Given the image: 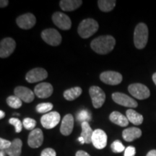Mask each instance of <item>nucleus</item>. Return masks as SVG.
I'll use <instances>...</instances> for the list:
<instances>
[{
	"label": "nucleus",
	"instance_id": "obj_1",
	"mask_svg": "<svg viewBox=\"0 0 156 156\" xmlns=\"http://www.w3.org/2000/svg\"><path fill=\"white\" fill-rule=\"evenodd\" d=\"M116 40L112 36H102L93 39L90 43V47L95 53L107 54L114 49Z\"/></svg>",
	"mask_w": 156,
	"mask_h": 156
},
{
	"label": "nucleus",
	"instance_id": "obj_2",
	"mask_svg": "<svg viewBox=\"0 0 156 156\" xmlns=\"http://www.w3.org/2000/svg\"><path fill=\"white\" fill-rule=\"evenodd\" d=\"M99 25L96 20L92 18L83 20L77 28L78 34L83 38H88L98 30Z\"/></svg>",
	"mask_w": 156,
	"mask_h": 156
},
{
	"label": "nucleus",
	"instance_id": "obj_3",
	"mask_svg": "<svg viewBox=\"0 0 156 156\" xmlns=\"http://www.w3.org/2000/svg\"><path fill=\"white\" fill-rule=\"evenodd\" d=\"M148 41V28L145 23H139L134 32V44L138 49H142L146 46Z\"/></svg>",
	"mask_w": 156,
	"mask_h": 156
},
{
	"label": "nucleus",
	"instance_id": "obj_4",
	"mask_svg": "<svg viewBox=\"0 0 156 156\" xmlns=\"http://www.w3.org/2000/svg\"><path fill=\"white\" fill-rule=\"evenodd\" d=\"M128 90L132 96L139 100L147 99L151 95L150 90L143 84L134 83L128 87Z\"/></svg>",
	"mask_w": 156,
	"mask_h": 156
},
{
	"label": "nucleus",
	"instance_id": "obj_5",
	"mask_svg": "<svg viewBox=\"0 0 156 156\" xmlns=\"http://www.w3.org/2000/svg\"><path fill=\"white\" fill-rule=\"evenodd\" d=\"M41 38L46 44L52 46H57L61 44L62 36L58 30L54 28H48L43 30Z\"/></svg>",
	"mask_w": 156,
	"mask_h": 156
},
{
	"label": "nucleus",
	"instance_id": "obj_6",
	"mask_svg": "<svg viewBox=\"0 0 156 156\" xmlns=\"http://www.w3.org/2000/svg\"><path fill=\"white\" fill-rule=\"evenodd\" d=\"M89 93L95 108H99L103 106L106 101V94L101 87L92 86L90 87Z\"/></svg>",
	"mask_w": 156,
	"mask_h": 156
},
{
	"label": "nucleus",
	"instance_id": "obj_7",
	"mask_svg": "<svg viewBox=\"0 0 156 156\" xmlns=\"http://www.w3.org/2000/svg\"><path fill=\"white\" fill-rule=\"evenodd\" d=\"M52 21L56 26L62 30H69L72 26V21L68 15L59 12H56L52 15Z\"/></svg>",
	"mask_w": 156,
	"mask_h": 156
},
{
	"label": "nucleus",
	"instance_id": "obj_8",
	"mask_svg": "<svg viewBox=\"0 0 156 156\" xmlns=\"http://www.w3.org/2000/svg\"><path fill=\"white\" fill-rule=\"evenodd\" d=\"M60 122V114L57 112H51L44 114L41 119V123L45 129H50L57 126Z\"/></svg>",
	"mask_w": 156,
	"mask_h": 156
},
{
	"label": "nucleus",
	"instance_id": "obj_9",
	"mask_svg": "<svg viewBox=\"0 0 156 156\" xmlns=\"http://www.w3.org/2000/svg\"><path fill=\"white\" fill-rule=\"evenodd\" d=\"M112 99L117 104L124 107L136 108L138 106V103L135 100H134L131 97L122 93L117 92L113 93Z\"/></svg>",
	"mask_w": 156,
	"mask_h": 156
},
{
	"label": "nucleus",
	"instance_id": "obj_10",
	"mask_svg": "<svg viewBox=\"0 0 156 156\" xmlns=\"http://www.w3.org/2000/svg\"><path fill=\"white\" fill-rule=\"evenodd\" d=\"M16 47V43L12 38H5L0 43V57L7 58L14 52Z\"/></svg>",
	"mask_w": 156,
	"mask_h": 156
},
{
	"label": "nucleus",
	"instance_id": "obj_11",
	"mask_svg": "<svg viewBox=\"0 0 156 156\" xmlns=\"http://www.w3.org/2000/svg\"><path fill=\"white\" fill-rule=\"evenodd\" d=\"M100 79L103 83L110 85H116L122 83V75L114 71L103 72L101 74Z\"/></svg>",
	"mask_w": 156,
	"mask_h": 156
},
{
	"label": "nucleus",
	"instance_id": "obj_12",
	"mask_svg": "<svg viewBox=\"0 0 156 156\" xmlns=\"http://www.w3.org/2000/svg\"><path fill=\"white\" fill-rule=\"evenodd\" d=\"M48 77V73L43 68H35L30 70L25 76V80L30 83H38L46 79Z\"/></svg>",
	"mask_w": 156,
	"mask_h": 156
},
{
	"label": "nucleus",
	"instance_id": "obj_13",
	"mask_svg": "<svg viewBox=\"0 0 156 156\" xmlns=\"http://www.w3.org/2000/svg\"><path fill=\"white\" fill-rule=\"evenodd\" d=\"M107 140H108L107 134L103 130L100 129L94 130L92 136V143L95 148L101 150L106 147Z\"/></svg>",
	"mask_w": 156,
	"mask_h": 156
},
{
	"label": "nucleus",
	"instance_id": "obj_14",
	"mask_svg": "<svg viewBox=\"0 0 156 156\" xmlns=\"http://www.w3.org/2000/svg\"><path fill=\"white\" fill-rule=\"evenodd\" d=\"M16 23L20 28L28 30L36 25V18L32 13H27L19 16L16 19Z\"/></svg>",
	"mask_w": 156,
	"mask_h": 156
},
{
	"label": "nucleus",
	"instance_id": "obj_15",
	"mask_svg": "<svg viewBox=\"0 0 156 156\" xmlns=\"http://www.w3.org/2000/svg\"><path fill=\"white\" fill-rule=\"evenodd\" d=\"M44 142V134L41 129H35L29 134L28 144L30 147L38 148L41 146Z\"/></svg>",
	"mask_w": 156,
	"mask_h": 156
},
{
	"label": "nucleus",
	"instance_id": "obj_16",
	"mask_svg": "<svg viewBox=\"0 0 156 156\" xmlns=\"http://www.w3.org/2000/svg\"><path fill=\"white\" fill-rule=\"evenodd\" d=\"M14 93L15 95L25 103H31L35 98V93L28 87L24 86L16 87L14 90Z\"/></svg>",
	"mask_w": 156,
	"mask_h": 156
},
{
	"label": "nucleus",
	"instance_id": "obj_17",
	"mask_svg": "<svg viewBox=\"0 0 156 156\" xmlns=\"http://www.w3.org/2000/svg\"><path fill=\"white\" fill-rule=\"evenodd\" d=\"M53 91V86L48 83H39L34 89L35 95L39 98H47L52 95Z\"/></svg>",
	"mask_w": 156,
	"mask_h": 156
},
{
	"label": "nucleus",
	"instance_id": "obj_18",
	"mask_svg": "<svg viewBox=\"0 0 156 156\" xmlns=\"http://www.w3.org/2000/svg\"><path fill=\"white\" fill-rule=\"evenodd\" d=\"M74 127V117L72 114H68L64 116L62 121L60 132L64 136H69L73 132Z\"/></svg>",
	"mask_w": 156,
	"mask_h": 156
},
{
	"label": "nucleus",
	"instance_id": "obj_19",
	"mask_svg": "<svg viewBox=\"0 0 156 156\" xmlns=\"http://www.w3.org/2000/svg\"><path fill=\"white\" fill-rule=\"evenodd\" d=\"M142 136V131L139 128L130 127L124 129L122 132V136L126 142H132Z\"/></svg>",
	"mask_w": 156,
	"mask_h": 156
},
{
	"label": "nucleus",
	"instance_id": "obj_20",
	"mask_svg": "<svg viewBox=\"0 0 156 156\" xmlns=\"http://www.w3.org/2000/svg\"><path fill=\"white\" fill-rule=\"evenodd\" d=\"M82 4V0H62L59 5L63 11L72 12L80 7Z\"/></svg>",
	"mask_w": 156,
	"mask_h": 156
},
{
	"label": "nucleus",
	"instance_id": "obj_21",
	"mask_svg": "<svg viewBox=\"0 0 156 156\" xmlns=\"http://www.w3.org/2000/svg\"><path fill=\"white\" fill-rule=\"evenodd\" d=\"M109 119L114 124L122 127L126 126L129 124V120L127 117L121 114L119 112H113L109 116Z\"/></svg>",
	"mask_w": 156,
	"mask_h": 156
},
{
	"label": "nucleus",
	"instance_id": "obj_22",
	"mask_svg": "<svg viewBox=\"0 0 156 156\" xmlns=\"http://www.w3.org/2000/svg\"><path fill=\"white\" fill-rule=\"evenodd\" d=\"M23 142L20 139L16 138L12 142V145L8 149L5 150L6 153L9 156H20L22 151Z\"/></svg>",
	"mask_w": 156,
	"mask_h": 156
},
{
	"label": "nucleus",
	"instance_id": "obj_23",
	"mask_svg": "<svg viewBox=\"0 0 156 156\" xmlns=\"http://www.w3.org/2000/svg\"><path fill=\"white\" fill-rule=\"evenodd\" d=\"M82 126V132L80 134V136L83 138L85 140V142L86 144H90L92 142V136L93 134V130L92 128L90 126L89 123L86 122V121H84L82 122L81 124Z\"/></svg>",
	"mask_w": 156,
	"mask_h": 156
},
{
	"label": "nucleus",
	"instance_id": "obj_24",
	"mask_svg": "<svg viewBox=\"0 0 156 156\" xmlns=\"http://www.w3.org/2000/svg\"><path fill=\"white\" fill-rule=\"evenodd\" d=\"M126 115L129 122H130L134 125H140L143 122V116L139 113H137L133 109H128L126 112Z\"/></svg>",
	"mask_w": 156,
	"mask_h": 156
},
{
	"label": "nucleus",
	"instance_id": "obj_25",
	"mask_svg": "<svg viewBox=\"0 0 156 156\" xmlns=\"http://www.w3.org/2000/svg\"><path fill=\"white\" fill-rule=\"evenodd\" d=\"M82 92H83V90H82L81 87H75L64 91L63 95L66 100L72 101L75 100L78 97H80V95L82 94Z\"/></svg>",
	"mask_w": 156,
	"mask_h": 156
},
{
	"label": "nucleus",
	"instance_id": "obj_26",
	"mask_svg": "<svg viewBox=\"0 0 156 156\" xmlns=\"http://www.w3.org/2000/svg\"><path fill=\"white\" fill-rule=\"evenodd\" d=\"M116 2L115 0H99L98 1V5L101 11L108 12L114 9L116 6Z\"/></svg>",
	"mask_w": 156,
	"mask_h": 156
},
{
	"label": "nucleus",
	"instance_id": "obj_27",
	"mask_svg": "<svg viewBox=\"0 0 156 156\" xmlns=\"http://www.w3.org/2000/svg\"><path fill=\"white\" fill-rule=\"evenodd\" d=\"M7 103L12 108H19L22 106V101L16 95H11L7 98Z\"/></svg>",
	"mask_w": 156,
	"mask_h": 156
},
{
	"label": "nucleus",
	"instance_id": "obj_28",
	"mask_svg": "<svg viewBox=\"0 0 156 156\" xmlns=\"http://www.w3.org/2000/svg\"><path fill=\"white\" fill-rule=\"evenodd\" d=\"M53 108V104L51 103H39L36 106V112L39 114L49 112Z\"/></svg>",
	"mask_w": 156,
	"mask_h": 156
},
{
	"label": "nucleus",
	"instance_id": "obj_29",
	"mask_svg": "<svg viewBox=\"0 0 156 156\" xmlns=\"http://www.w3.org/2000/svg\"><path fill=\"white\" fill-rule=\"evenodd\" d=\"M111 147H112V151L115 153H119L125 151V147L119 140H115L111 145Z\"/></svg>",
	"mask_w": 156,
	"mask_h": 156
},
{
	"label": "nucleus",
	"instance_id": "obj_30",
	"mask_svg": "<svg viewBox=\"0 0 156 156\" xmlns=\"http://www.w3.org/2000/svg\"><path fill=\"white\" fill-rule=\"evenodd\" d=\"M23 125L24 127L28 130H33L35 129V126L36 125V121L31 118H25L23 119Z\"/></svg>",
	"mask_w": 156,
	"mask_h": 156
},
{
	"label": "nucleus",
	"instance_id": "obj_31",
	"mask_svg": "<svg viewBox=\"0 0 156 156\" xmlns=\"http://www.w3.org/2000/svg\"><path fill=\"white\" fill-rule=\"evenodd\" d=\"M9 123L12 124V126H15V132L17 133H20L21 131H22L23 129V124L22 122H20V120H19L17 118H11L9 120Z\"/></svg>",
	"mask_w": 156,
	"mask_h": 156
},
{
	"label": "nucleus",
	"instance_id": "obj_32",
	"mask_svg": "<svg viewBox=\"0 0 156 156\" xmlns=\"http://www.w3.org/2000/svg\"><path fill=\"white\" fill-rule=\"evenodd\" d=\"M12 145V142L7 140L3 138H0V149L2 150H7Z\"/></svg>",
	"mask_w": 156,
	"mask_h": 156
},
{
	"label": "nucleus",
	"instance_id": "obj_33",
	"mask_svg": "<svg viewBox=\"0 0 156 156\" xmlns=\"http://www.w3.org/2000/svg\"><path fill=\"white\" fill-rule=\"evenodd\" d=\"M41 156H56V153L52 148H46L41 152Z\"/></svg>",
	"mask_w": 156,
	"mask_h": 156
},
{
	"label": "nucleus",
	"instance_id": "obj_34",
	"mask_svg": "<svg viewBox=\"0 0 156 156\" xmlns=\"http://www.w3.org/2000/svg\"><path fill=\"white\" fill-rule=\"evenodd\" d=\"M136 153V150L133 146H129L124 151V156H134Z\"/></svg>",
	"mask_w": 156,
	"mask_h": 156
},
{
	"label": "nucleus",
	"instance_id": "obj_35",
	"mask_svg": "<svg viewBox=\"0 0 156 156\" xmlns=\"http://www.w3.org/2000/svg\"><path fill=\"white\" fill-rule=\"evenodd\" d=\"M75 156H90L88 153H86L85 151H79L76 153V155Z\"/></svg>",
	"mask_w": 156,
	"mask_h": 156
},
{
	"label": "nucleus",
	"instance_id": "obj_36",
	"mask_svg": "<svg viewBox=\"0 0 156 156\" xmlns=\"http://www.w3.org/2000/svg\"><path fill=\"white\" fill-rule=\"evenodd\" d=\"M8 5H9L8 0H1V2H0V7H1L2 8L7 7Z\"/></svg>",
	"mask_w": 156,
	"mask_h": 156
},
{
	"label": "nucleus",
	"instance_id": "obj_37",
	"mask_svg": "<svg viewBox=\"0 0 156 156\" xmlns=\"http://www.w3.org/2000/svg\"><path fill=\"white\" fill-rule=\"evenodd\" d=\"M146 156H156V150H152L147 154Z\"/></svg>",
	"mask_w": 156,
	"mask_h": 156
},
{
	"label": "nucleus",
	"instance_id": "obj_38",
	"mask_svg": "<svg viewBox=\"0 0 156 156\" xmlns=\"http://www.w3.org/2000/svg\"><path fill=\"white\" fill-rule=\"evenodd\" d=\"M5 116V113L3 111H0V119H3Z\"/></svg>",
	"mask_w": 156,
	"mask_h": 156
},
{
	"label": "nucleus",
	"instance_id": "obj_39",
	"mask_svg": "<svg viewBox=\"0 0 156 156\" xmlns=\"http://www.w3.org/2000/svg\"><path fill=\"white\" fill-rule=\"evenodd\" d=\"M78 140H79L80 142V143L81 144H84V143H85V140H84V139L83 137H82V136H80L79 138H78Z\"/></svg>",
	"mask_w": 156,
	"mask_h": 156
},
{
	"label": "nucleus",
	"instance_id": "obj_40",
	"mask_svg": "<svg viewBox=\"0 0 156 156\" xmlns=\"http://www.w3.org/2000/svg\"><path fill=\"white\" fill-rule=\"evenodd\" d=\"M153 80L154 82V83H155V85H156V73L153 74Z\"/></svg>",
	"mask_w": 156,
	"mask_h": 156
},
{
	"label": "nucleus",
	"instance_id": "obj_41",
	"mask_svg": "<svg viewBox=\"0 0 156 156\" xmlns=\"http://www.w3.org/2000/svg\"><path fill=\"white\" fill-rule=\"evenodd\" d=\"M0 156H5V153H4L3 151L0 152Z\"/></svg>",
	"mask_w": 156,
	"mask_h": 156
}]
</instances>
